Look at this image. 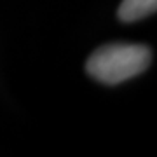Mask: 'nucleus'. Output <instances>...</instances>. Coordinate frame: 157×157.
<instances>
[{"label": "nucleus", "mask_w": 157, "mask_h": 157, "mask_svg": "<svg viewBox=\"0 0 157 157\" xmlns=\"http://www.w3.org/2000/svg\"><path fill=\"white\" fill-rule=\"evenodd\" d=\"M152 54L141 44H108L96 49L87 59L86 70L103 84H119L147 70Z\"/></svg>", "instance_id": "f257e3e1"}, {"label": "nucleus", "mask_w": 157, "mask_h": 157, "mask_svg": "<svg viewBox=\"0 0 157 157\" xmlns=\"http://www.w3.org/2000/svg\"><path fill=\"white\" fill-rule=\"evenodd\" d=\"M155 7L157 0H122L117 14L121 21L133 23L150 16L152 12H155Z\"/></svg>", "instance_id": "f03ea898"}]
</instances>
